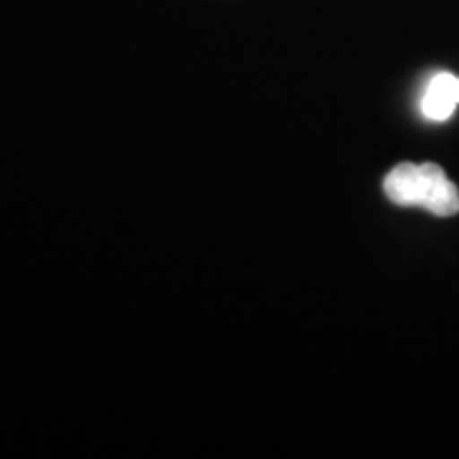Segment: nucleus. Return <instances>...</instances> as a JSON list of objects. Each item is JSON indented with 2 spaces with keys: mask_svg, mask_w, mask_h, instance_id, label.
I'll use <instances>...</instances> for the list:
<instances>
[{
  "mask_svg": "<svg viewBox=\"0 0 459 459\" xmlns=\"http://www.w3.org/2000/svg\"><path fill=\"white\" fill-rule=\"evenodd\" d=\"M459 105V77L451 73H438L428 83L421 100V111L432 122H446Z\"/></svg>",
  "mask_w": 459,
  "mask_h": 459,
  "instance_id": "2",
  "label": "nucleus"
},
{
  "mask_svg": "<svg viewBox=\"0 0 459 459\" xmlns=\"http://www.w3.org/2000/svg\"><path fill=\"white\" fill-rule=\"evenodd\" d=\"M385 194L398 206H423L438 217L459 213V189L434 162L398 164L385 177Z\"/></svg>",
  "mask_w": 459,
  "mask_h": 459,
  "instance_id": "1",
  "label": "nucleus"
}]
</instances>
